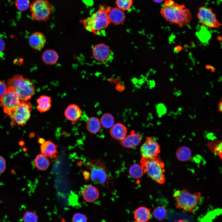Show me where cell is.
I'll list each match as a JSON object with an SVG mask.
<instances>
[{
    "label": "cell",
    "mask_w": 222,
    "mask_h": 222,
    "mask_svg": "<svg viewBox=\"0 0 222 222\" xmlns=\"http://www.w3.org/2000/svg\"><path fill=\"white\" fill-rule=\"evenodd\" d=\"M7 85L12 89L21 101H27L35 94L32 83L21 75H16L8 79Z\"/></svg>",
    "instance_id": "obj_4"
},
{
    "label": "cell",
    "mask_w": 222,
    "mask_h": 222,
    "mask_svg": "<svg viewBox=\"0 0 222 222\" xmlns=\"http://www.w3.org/2000/svg\"><path fill=\"white\" fill-rule=\"evenodd\" d=\"M94 58L97 61L107 63L113 58V53L110 48L106 45L99 43L95 45L92 49Z\"/></svg>",
    "instance_id": "obj_12"
},
{
    "label": "cell",
    "mask_w": 222,
    "mask_h": 222,
    "mask_svg": "<svg viewBox=\"0 0 222 222\" xmlns=\"http://www.w3.org/2000/svg\"><path fill=\"white\" fill-rule=\"evenodd\" d=\"M154 2L158 3H160L162 2L163 0H152Z\"/></svg>",
    "instance_id": "obj_40"
},
{
    "label": "cell",
    "mask_w": 222,
    "mask_h": 222,
    "mask_svg": "<svg viewBox=\"0 0 222 222\" xmlns=\"http://www.w3.org/2000/svg\"><path fill=\"white\" fill-rule=\"evenodd\" d=\"M81 111L80 107L76 105H69L65 110L64 114L65 117L72 122L77 121L81 115Z\"/></svg>",
    "instance_id": "obj_17"
},
{
    "label": "cell",
    "mask_w": 222,
    "mask_h": 222,
    "mask_svg": "<svg viewBox=\"0 0 222 222\" xmlns=\"http://www.w3.org/2000/svg\"><path fill=\"white\" fill-rule=\"evenodd\" d=\"M200 23L203 26L210 29H219L222 26L216 14L210 7L203 6L200 7L197 14Z\"/></svg>",
    "instance_id": "obj_8"
},
{
    "label": "cell",
    "mask_w": 222,
    "mask_h": 222,
    "mask_svg": "<svg viewBox=\"0 0 222 222\" xmlns=\"http://www.w3.org/2000/svg\"><path fill=\"white\" fill-rule=\"evenodd\" d=\"M6 168V160L3 157L0 155V174L4 172Z\"/></svg>",
    "instance_id": "obj_34"
},
{
    "label": "cell",
    "mask_w": 222,
    "mask_h": 222,
    "mask_svg": "<svg viewBox=\"0 0 222 222\" xmlns=\"http://www.w3.org/2000/svg\"><path fill=\"white\" fill-rule=\"evenodd\" d=\"M140 164L144 173H146L153 180L159 184L165 183V164L158 155L150 158L142 157Z\"/></svg>",
    "instance_id": "obj_3"
},
{
    "label": "cell",
    "mask_w": 222,
    "mask_h": 222,
    "mask_svg": "<svg viewBox=\"0 0 222 222\" xmlns=\"http://www.w3.org/2000/svg\"><path fill=\"white\" fill-rule=\"evenodd\" d=\"M108 8L100 5L97 11L90 16L80 20V22L87 31L95 35H104L105 30L110 22L108 16Z\"/></svg>",
    "instance_id": "obj_2"
},
{
    "label": "cell",
    "mask_w": 222,
    "mask_h": 222,
    "mask_svg": "<svg viewBox=\"0 0 222 222\" xmlns=\"http://www.w3.org/2000/svg\"><path fill=\"white\" fill-rule=\"evenodd\" d=\"M15 4L18 10L23 11L29 7L30 2L29 0H16Z\"/></svg>",
    "instance_id": "obj_32"
},
{
    "label": "cell",
    "mask_w": 222,
    "mask_h": 222,
    "mask_svg": "<svg viewBox=\"0 0 222 222\" xmlns=\"http://www.w3.org/2000/svg\"><path fill=\"white\" fill-rule=\"evenodd\" d=\"M134 217L136 221L141 222H147L151 217L150 210L147 208L141 206L134 211Z\"/></svg>",
    "instance_id": "obj_20"
},
{
    "label": "cell",
    "mask_w": 222,
    "mask_h": 222,
    "mask_svg": "<svg viewBox=\"0 0 222 222\" xmlns=\"http://www.w3.org/2000/svg\"><path fill=\"white\" fill-rule=\"evenodd\" d=\"M53 8L47 0H35L30 6L31 18L34 20L46 21Z\"/></svg>",
    "instance_id": "obj_7"
},
{
    "label": "cell",
    "mask_w": 222,
    "mask_h": 222,
    "mask_svg": "<svg viewBox=\"0 0 222 222\" xmlns=\"http://www.w3.org/2000/svg\"><path fill=\"white\" fill-rule=\"evenodd\" d=\"M218 110L220 113L222 112V99L221 97L217 105Z\"/></svg>",
    "instance_id": "obj_37"
},
{
    "label": "cell",
    "mask_w": 222,
    "mask_h": 222,
    "mask_svg": "<svg viewBox=\"0 0 222 222\" xmlns=\"http://www.w3.org/2000/svg\"><path fill=\"white\" fill-rule=\"evenodd\" d=\"M133 222H139V221H133Z\"/></svg>",
    "instance_id": "obj_42"
},
{
    "label": "cell",
    "mask_w": 222,
    "mask_h": 222,
    "mask_svg": "<svg viewBox=\"0 0 222 222\" xmlns=\"http://www.w3.org/2000/svg\"><path fill=\"white\" fill-rule=\"evenodd\" d=\"M46 38L45 35L39 32L33 33L30 36L29 43L33 49L39 50L44 46L46 43Z\"/></svg>",
    "instance_id": "obj_15"
},
{
    "label": "cell",
    "mask_w": 222,
    "mask_h": 222,
    "mask_svg": "<svg viewBox=\"0 0 222 222\" xmlns=\"http://www.w3.org/2000/svg\"><path fill=\"white\" fill-rule=\"evenodd\" d=\"M152 214L154 217L159 221L164 220L167 215L166 209L162 206H159L154 208L153 210Z\"/></svg>",
    "instance_id": "obj_29"
},
{
    "label": "cell",
    "mask_w": 222,
    "mask_h": 222,
    "mask_svg": "<svg viewBox=\"0 0 222 222\" xmlns=\"http://www.w3.org/2000/svg\"><path fill=\"white\" fill-rule=\"evenodd\" d=\"M201 196L200 192L191 193L186 188L175 191L173 195L176 208L189 212H193L197 205Z\"/></svg>",
    "instance_id": "obj_5"
},
{
    "label": "cell",
    "mask_w": 222,
    "mask_h": 222,
    "mask_svg": "<svg viewBox=\"0 0 222 222\" xmlns=\"http://www.w3.org/2000/svg\"><path fill=\"white\" fill-rule=\"evenodd\" d=\"M127 133L126 127L122 123H118L114 125L111 128L110 134L114 139L121 140L126 136Z\"/></svg>",
    "instance_id": "obj_19"
},
{
    "label": "cell",
    "mask_w": 222,
    "mask_h": 222,
    "mask_svg": "<svg viewBox=\"0 0 222 222\" xmlns=\"http://www.w3.org/2000/svg\"><path fill=\"white\" fill-rule=\"evenodd\" d=\"M6 47V44L4 40L0 37V54H2Z\"/></svg>",
    "instance_id": "obj_36"
},
{
    "label": "cell",
    "mask_w": 222,
    "mask_h": 222,
    "mask_svg": "<svg viewBox=\"0 0 222 222\" xmlns=\"http://www.w3.org/2000/svg\"><path fill=\"white\" fill-rule=\"evenodd\" d=\"M140 134L135 133L132 130L130 133L126 136L120 142V144L126 148H134L138 145L142 140Z\"/></svg>",
    "instance_id": "obj_16"
},
{
    "label": "cell",
    "mask_w": 222,
    "mask_h": 222,
    "mask_svg": "<svg viewBox=\"0 0 222 222\" xmlns=\"http://www.w3.org/2000/svg\"><path fill=\"white\" fill-rule=\"evenodd\" d=\"M208 146L210 150L214 153L222 158V142L220 140H216L209 142L208 143Z\"/></svg>",
    "instance_id": "obj_27"
},
{
    "label": "cell",
    "mask_w": 222,
    "mask_h": 222,
    "mask_svg": "<svg viewBox=\"0 0 222 222\" xmlns=\"http://www.w3.org/2000/svg\"><path fill=\"white\" fill-rule=\"evenodd\" d=\"M160 13L170 24L183 27L189 24L192 15L190 10L184 4H179L174 0H165Z\"/></svg>",
    "instance_id": "obj_1"
},
{
    "label": "cell",
    "mask_w": 222,
    "mask_h": 222,
    "mask_svg": "<svg viewBox=\"0 0 222 222\" xmlns=\"http://www.w3.org/2000/svg\"><path fill=\"white\" fill-rule=\"evenodd\" d=\"M101 125L100 121L97 117H92L87 120L86 127L87 130L89 132L96 134L100 130Z\"/></svg>",
    "instance_id": "obj_23"
},
{
    "label": "cell",
    "mask_w": 222,
    "mask_h": 222,
    "mask_svg": "<svg viewBox=\"0 0 222 222\" xmlns=\"http://www.w3.org/2000/svg\"><path fill=\"white\" fill-rule=\"evenodd\" d=\"M160 152V146L151 137H148L140 148L142 157L150 158L157 156Z\"/></svg>",
    "instance_id": "obj_11"
},
{
    "label": "cell",
    "mask_w": 222,
    "mask_h": 222,
    "mask_svg": "<svg viewBox=\"0 0 222 222\" xmlns=\"http://www.w3.org/2000/svg\"><path fill=\"white\" fill-rule=\"evenodd\" d=\"M72 222H88L87 216L82 213L77 212L74 214L72 219Z\"/></svg>",
    "instance_id": "obj_33"
},
{
    "label": "cell",
    "mask_w": 222,
    "mask_h": 222,
    "mask_svg": "<svg viewBox=\"0 0 222 222\" xmlns=\"http://www.w3.org/2000/svg\"><path fill=\"white\" fill-rule=\"evenodd\" d=\"M82 196L84 200L89 203L96 200L99 197V192L98 189L92 185L87 186L82 191Z\"/></svg>",
    "instance_id": "obj_18"
},
{
    "label": "cell",
    "mask_w": 222,
    "mask_h": 222,
    "mask_svg": "<svg viewBox=\"0 0 222 222\" xmlns=\"http://www.w3.org/2000/svg\"><path fill=\"white\" fill-rule=\"evenodd\" d=\"M40 150L41 154L47 157L53 158L56 159L59 157L57 146L51 141H44L41 144Z\"/></svg>",
    "instance_id": "obj_14"
},
{
    "label": "cell",
    "mask_w": 222,
    "mask_h": 222,
    "mask_svg": "<svg viewBox=\"0 0 222 222\" xmlns=\"http://www.w3.org/2000/svg\"><path fill=\"white\" fill-rule=\"evenodd\" d=\"M34 163L37 169L40 171L46 170L49 167L50 162L47 157L42 154H38L34 160Z\"/></svg>",
    "instance_id": "obj_24"
},
{
    "label": "cell",
    "mask_w": 222,
    "mask_h": 222,
    "mask_svg": "<svg viewBox=\"0 0 222 222\" xmlns=\"http://www.w3.org/2000/svg\"><path fill=\"white\" fill-rule=\"evenodd\" d=\"M23 222H38V217L35 212L27 211L23 215Z\"/></svg>",
    "instance_id": "obj_31"
},
{
    "label": "cell",
    "mask_w": 222,
    "mask_h": 222,
    "mask_svg": "<svg viewBox=\"0 0 222 222\" xmlns=\"http://www.w3.org/2000/svg\"><path fill=\"white\" fill-rule=\"evenodd\" d=\"M7 87L6 92L0 97V105L5 113L10 115L19 105L21 100L11 87Z\"/></svg>",
    "instance_id": "obj_9"
},
{
    "label": "cell",
    "mask_w": 222,
    "mask_h": 222,
    "mask_svg": "<svg viewBox=\"0 0 222 222\" xmlns=\"http://www.w3.org/2000/svg\"><path fill=\"white\" fill-rule=\"evenodd\" d=\"M60 222H66L65 219L63 218H62Z\"/></svg>",
    "instance_id": "obj_41"
},
{
    "label": "cell",
    "mask_w": 222,
    "mask_h": 222,
    "mask_svg": "<svg viewBox=\"0 0 222 222\" xmlns=\"http://www.w3.org/2000/svg\"><path fill=\"white\" fill-rule=\"evenodd\" d=\"M129 172L130 176L134 179L141 178L144 173L141 166L138 164L132 165L130 167Z\"/></svg>",
    "instance_id": "obj_28"
},
{
    "label": "cell",
    "mask_w": 222,
    "mask_h": 222,
    "mask_svg": "<svg viewBox=\"0 0 222 222\" xmlns=\"http://www.w3.org/2000/svg\"><path fill=\"white\" fill-rule=\"evenodd\" d=\"M116 89L119 92H122L125 89V87L121 85H117L116 86Z\"/></svg>",
    "instance_id": "obj_38"
},
{
    "label": "cell",
    "mask_w": 222,
    "mask_h": 222,
    "mask_svg": "<svg viewBox=\"0 0 222 222\" xmlns=\"http://www.w3.org/2000/svg\"><path fill=\"white\" fill-rule=\"evenodd\" d=\"M51 101L50 96L45 95L40 96L37 101V109L41 113L48 111L51 106Z\"/></svg>",
    "instance_id": "obj_22"
},
{
    "label": "cell",
    "mask_w": 222,
    "mask_h": 222,
    "mask_svg": "<svg viewBox=\"0 0 222 222\" xmlns=\"http://www.w3.org/2000/svg\"><path fill=\"white\" fill-rule=\"evenodd\" d=\"M32 109L30 102L21 101L19 105L10 115L13 121L17 124L23 126L30 119Z\"/></svg>",
    "instance_id": "obj_10"
},
{
    "label": "cell",
    "mask_w": 222,
    "mask_h": 222,
    "mask_svg": "<svg viewBox=\"0 0 222 222\" xmlns=\"http://www.w3.org/2000/svg\"><path fill=\"white\" fill-rule=\"evenodd\" d=\"M176 155L178 159L182 162L188 161L191 156V152L188 147L182 146L179 147L176 152Z\"/></svg>",
    "instance_id": "obj_25"
},
{
    "label": "cell",
    "mask_w": 222,
    "mask_h": 222,
    "mask_svg": "<svg viewBox=\"0 0 222 222\" xmlns=\"http://www.w3.org/2000/svg\"><path fill=\"white\" fill-rule=\"evenodd\" d=\"M59 56L55 50L48 49L45 51L42 55V60L46 64L52 65L55 64L58 60Z\"/></svg>",
    "instance_id": "obj_21"
},
{
    "label": "cell",
    "mask_w": 222,
    "mask_h": 222,
    "mask_svg": "<svg viewBox=\"0 0 222 222\" xmlns=\"http://www.w3.org/2000/svg\"><path fill=\"white\" fill-rule=\"evenodd\" d=\"M182 49V47L180 46H178L175 47V50L177 51H180Z\"/></svg>",
    "instance_id": "obj_39"
},
{
    "label": "cell",
    "mask_w": 222,
    "mask_h": 222,
    "mask_svg": "<svg viewBox=\"0 0 222 222\" xmlns=\"http://www.w3.org/2000/svg\"><path fill=\"white\" fill-rule=\"evenodd\" d=\"M3 81L0 80V97L3 95L7 91L8 87Z\"/></svg>",
    "instance_id": "obj_35"
},
{
    "label": "cell",
    "mask_w": 222,
    "mask_h": 222,
    "mask_svg": "<svg viewBox=\"0 0 222 222\" xmlns=\"http://www.w3.org/2000/svg\"><path fill=\"white\" fill-rule=\"evenodd\" d=\"M86 165L90 171V177L96 184L108 187L111 179L104 163L100 159H89Z\"/></svg>",
    "instance_id": "obj_6"
},
{
    "label": "cell",
    "mask_w": 222,
    "mask_h": 222,
    "mask_svg": "<svg viewBox=\"0 0 222 222\" xmlns=\"http://www.w3.org/2000/svg\"><path fill=\"white\" fill-rule=\"evenodd\" d=\"M108 16L110 23L116 25L122 23L125 20V14L124 11L117 7L108 6Z\"/></svg>",
    "instance_id": "obj_13"
},
{
    "label": "cell",
    "mask_w": 222,
    "mask_h": 222,
    "mask_svg": "<svg viewBox=\"0 0 222 222\" xmlns=\"http://www.w3.org/2000/svg\"><path fill=\"white\" fill-rule=\"evenodd\" d=\"M117 7L123 11L130 9L133 4V0H116Z\"/></svg>",
    "instance_id": "obj_30"
},
{
    "label": "cell",
    "mask_w": 222,
    "mask_h": 222,
    "mask_svg": "<svg viewBox=\"0 0 222 222\" xmlns=\"http://www.w3.org/2000/svg\"><path fill=\"white\" fill-rule=\"evenodd\" d=\"M100 121L101 125L104 128L109 129L114 125V119L111 114L106 113L102 115Z\"/></svg>",
    "instance_id": "obj_26"
}]
</instances>
